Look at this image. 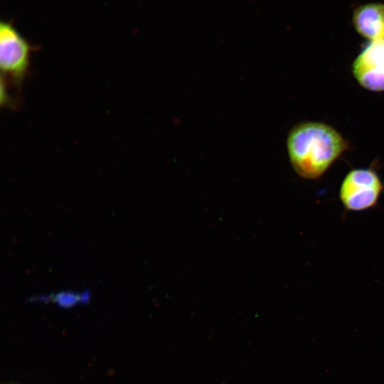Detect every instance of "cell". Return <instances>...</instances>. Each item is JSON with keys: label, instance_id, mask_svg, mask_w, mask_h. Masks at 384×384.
<instances>
[{"label": "cell", "instance_id": "1", "mask_svg": "<svg viewBox=\"0 0 384 384\" xmlns=\"http://www.w3.org/2000/svg\"><path fill=\"white\" fill-rule=\"evenodd\" d=\"M347 149V142L331 126L316 122L294 126L287 138V150L294 171L306 179H318Z\"/></svg>", "mask_w": 384, "mask_h": 384}, {"label": "cell", "instance_id": "6", "mask_svg": "<svg viewBox=\"0 0 384 384\" xmlns=\"http://www.w3.org/2000/svg\"><path fill=\"white\" fill-rule=\"evenodd\" d=\"M90 298L88 292L75 293L73 292H61L54 295L53 299L63 307H69L79 302H85Z\"/></svg>", "mask_w": 384, "mask_h": 384}, {"label": "cell", "instance_id": "4", "mask_svg": "<svg viewBox=\"0 0 384 384\" xmlns=\"http://www.w3.org/2000/svg\"><path fill=\"white\" fill-rule=\"evenodd\" d=\"M352 73L363 88L384 91V38L369 41L355 58Z\"/></svg>", "mask_w": 384, "mask_h": 384}, {"label": "cell", "instance_id": "5", "mask_svg": "<svg viewBox=\"0 0 384 384\" xmlns=\"http://www.w3.org/2000/svg\"><path fill=\"white\" fill-rule=\"evenodd\" d=\"M353 25L358 34L369 41L384 38V4L360 6L353 12Z\"/></svg>", "mask_w": 384, "mask_h": 384}, {"label": "cell", "instance_id": "3", "mask_svg": "<svg viewBox=\"0 0 384 384\" xmlns=\"http://www.w3.org/2000/svg\"><path fill=\"white\" fill-rule=\"evenodd\" d=\"M32 48L11 22L0 23V67L1 75L21 83L30 65Z\"/></svg>", "mask_w": 384, "mask_h": 384}, {"label": "cell", "instance_id": "2", "mask_svg": "<svg viewBox=\"0 0 384 384\" xmlns=\"http://www.w3.org/2000/svg\"><path fill=\"white\" fill-rule=\"evenodd\" d=\"M384 189L378 174L371 169H354L343 178L338 191L343 207L361 212L376 206Z\"/></svg>", "mask_w": 384, "mask_h": 384}]
</instances>
